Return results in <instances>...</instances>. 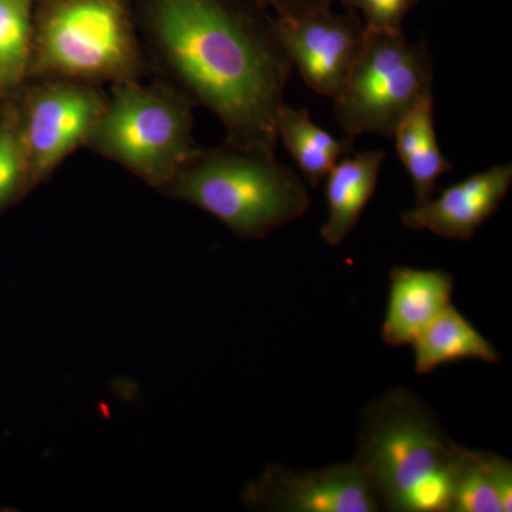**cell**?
Returning <instances> with one entry per match:
<instances>
[{
  "instance_id": "obj_1",
  "label": "cell",
  "mask_w": 512,
  "mask_h": 512,
  "mask_svg": "<svg viewBox=\"0 0 512 512\" xmlns=\"http://www.w3.org/2000/svg\"><path fill=\"white\" fill-rule=\"evenodd\" d=\"M150 76L210 110L229 144L276 153L293 64L254 0H134Z\"/></svg>"
},
{
  "instance_id": "obj_2",
  "label": "cell",
  "mask_w": 512,
  "mask_h": 512,
  "mask_svg": "<svg viewBox=\"0 0 512 512\" xmlns=\"http://www.w3.org/2000/svg\"><path fill=\"white\" fill-rule=\"evenodd\" d=\"M463 448L429 404L409 390L393 389L363 410L352 461L380 511L450 512Z\"/></svg>"
},
{
  "instance_id": "obj_3",
  "label": "cell",
  "mask_w": 512,
  "mask_h": 512,
  "mask_svg": "<svg viewBox=\"0 0 512 512\" xmlns=\"http://www.w3.org/2000/svg\"><path fill=\"white\" fill-rule=\"evenodd\" d=\"M217 218L241 239L268 237L302 217L309 191L276 153L229 144L195 151L160 191Z\"/></svg>"
},
{
  "instance_id": "obj_4",
  "label": "cell",
  "mask_w": 512,
  "mask_h": 512,
  "mask_svg": "<svg viewBox=\"0 0 512 512\" xmlns=\"http://www.w3.org/2000/svg\"><path fill=\"white\" fill-rule=\"evenodd\" d=\"M148 76L134 0H36L28 80L110 87Z\"/></svg>"
},
{
  "instance_id": "obj_5",
  "label": "cell",
  "mask_w": 512,
  "mask_h": 512,
  "mask_svg": "<svg viewBox=\"0 0 512 512\" xmlns=\"http://www.w3.org/2000/svg\"><path fill=\"white\" fill-rule=\"evenodd\" d=\"M194 104L153 79L111 84L86 148L160 192L198 150Z\"/></svg>"
},
{
  "instance_id": "obj_6",
  "label": "cell",
  "mask_w": 512,
  "mask_h": 512,
  "mask_svg": "<svg viewBox=\"0 0 512 512\" xmlns=\"http://www.w3.org/2000/svg\"><path fill=\"white\" fill-rule=\"evenodd\" d=\"M434 57L424 40L365 28L362 47L345 86L333 97L336 123L348 137L392 138L403 117L433 92Z\"/></svg>"
},
{
  "instance_id": "obj_7",
  "label": "cell",
  "mask_w": 512,
  "mask_h": 512,
  "mask_svg": "<svg viewBox=\"0 0 512 512\" xmlns=\"http://www.w3.org/2000/svg\"><path fill=\"white\" fill-rule=\"evenodd\" d=\"M18 94L32 194L67 158L86 148L109 92L93 84L37 79L28 80Z\"/></svg>"
},
{
  "instance_id": "obj_8",
  "label": "cell",
  "mask_w": 512,
  "mask_h": 512,
  "mask_svg": "<svg viewBox=\"0 0 512 512\" xmlns=\"http://www.w3.org/2000/svg\"><path fill=\"white\" fill-rule=\"evenodd\" d=\"M275 28L306 86L333 99L345 86L362 47L365 23L359 13L326 9L303 18L275 16Z\"/></svg>"
},
{
  "instance_id": "obj_9",
  "label": "cell",
  "mask_w": 512,
  "mask_h": 512,
  "mask_svg": "<svg viewBox=\"0 0 512 512\" xmlns=\"http://www.w3.org/2000/svg\"><path fill=\"white\" fill-rule=\"evenodd\" d=\"M252 510L272 512H377L375 493L353 461L320 470L274 464L244 491Z\"/></svg>"
},
{
  "instance_id": "obj_10",
  "label": "cell",
  "mask_w": 512,
  "mask_h": 512,
  "mask_svg": "<svg viewBox=\"0 0 512 512\" xmlns=\"http://www.w3.org/2000/svg\"><path fill=\"white\" fill-rule=\"evenodd\" d=\"M512 185V164H497L440 192L412 210L403 211L404 227L437 237L468 241L493 217Z\"/></svg>"
},
{
  "instance_id": "obj_11",
  "label": "cell",
  "mask_w": 512,
  "mask_h": 512,
  "mask_svg": "<svg viewBox=\"0 0 512 512\" xmlns=\"http://www.w3.org/2000/svg\"><path fill=\"white\" fill-rule=\"evenodd\" d=\"M453 291V276L440 269L394 266L382 326L383 342L393 348L413 345L420 333L450 305Z\"/></svg>"
},
{
  "instance_id": "obj_12",
  "label": "cell",
  "mask_w": 512,
  "mask_h": 512,
  "mask_svg": "<svg viewBox=\"0 0 512 512\" xmlns=\"http://www.w3.org/2000/svg\"><path fill=\"white\" fill-rule=\"evenodd\" d=\"M384 157L383 150L343 156L326 175L329 217L320 228V237L330 247H339L356 227L375 194Z\"/></svg>"
},
{
  "instance_id": "obj_13",
  "label": "cell",
  "mask_w": 512,
  "mask_h": 512,
  "mask_svg": "<svg viewBox=\"0 0 512 512\" xmlns=\"http://www.w3.org/2000/svg\"><path fill=\"white\" fill-rule=\"evenodd\" d=\"M433 92L424 94L394 130L397 156L412 178L416 205L433 198L437 180L453 170L441 154L434 128Z\"/></svg>"
},
{
  "instance_id": "obj_14",
  "label": "cell",
  "mask_w": 512,
  "mask_h": 512,
  "mask_svg": "<svg viewBox=\"0 0 512 512\" xmlns=\"http://www.w3.org/2000/svg\"><path fill=\"white\" fill-rule=\"evenodd\" d=\"M413 349L417 375H430L437 367L460 360H501L498 350L451 303L414 340Z\"/></svg>"
},
{
  "instance_id": "obj_15",
  "label": "cell",
  "mask_w": 512,
  "mask_h": 512,
  "mask_svg": "<svg viewBox=\"0 0 512 512\" xmlns=\"http://www.w3.org/2000/svg\"><path fill=\"white\" fill-rule=\"evenodd\" d=\"M512 464L490 451L463 448L450 512H511Z\"/></svg>"
},
{
  "instance_id": "obj_16",
  "label": "cell",
  "mask_w": 512,
  "mask_h": 512,
  "mask_svg": "<svg viewBox=\"0 0 512 512\" xmlns=\"http://www.w3.org/2000/svg\"><path fill=\"white\" fill-rule=\"evenodd\" d=\"M275 133L313 188H318L340 158L352 151L355 140H338L316 126L308 110L293 109L285 103L276 114Z\"/></svg>"
},
{
  "instance_id": "obj_17",
  "label": "cell",
  "mask_w": 512,
  "mask_h": 512,
  "mask_svg": "<svg viewBox=\"0 0 512 512\" xmlns=\"http://www.w3.org/2000/svg\"><path fill=\"white\" fill-rule=\"evenodd\" d=\"M36 0H0V100L28 80Z\"/></svg>"
},
{
  "instance_id": "obj_18",
  "label": "cell",
  "mask_w": 512,
  "mask_h": 512,
  "mask_svg": "<svg viewBox=\"0 0 512 512\" xmlns=\"http://www.w3.org/2000/svg\"><path fill=\"white\" fill-rule=\"evenodd\" d=\"M30 194L19 94L0 104V214Z\"/></svg>"
},
{
  "instance_id": "obj_19",
  "label": "cell",
  "mask_w": 512,
  "mask_h": 512,
  "mask_svg": "<svg viewBox=\"0 0 512 512\" xmlns=\"http://www.w3.org/2000/svg\"><path fill=\"white\" fill-rule=\"evenodd\" d=\"M346 9L363 15L367 30L384 33H403L407 13L419 5V0H339Z\"/></svg>"
},
{
  "instance_id": "obj_20",
  "label": "cell",
  "mask_w": 512,
  "mask_h": 512,
  "mask_svg": "<svg viewBox=\"0 0 512 512\" xmlns=\"http://www.w3.org/2000/svg\"><path fill=\"white\" fill-rule=\"evenodd\" d=\"M281 18H303L320 10L330 9L333 0H254Z\"/></svg>"
},
{
  "instance_id": "obj_21",
  "label": "cell",
  "mask_w": 512,
  "mask_h": 512,
  "mask_svg": "<svg viewBox=\"0 0 512 512\" xmlns=\"http://www.w3.org/2000/svg\"><path fill=\"white\" fill-rule=\"evenodd\" d=\"M0 104H2V100H0Z\"/></svg>"
}]
</instances>
